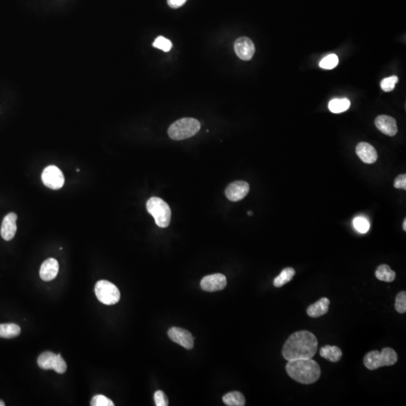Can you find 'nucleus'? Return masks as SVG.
<instances>
[{"label":"nucleus","instance_id":"obj_1","mask_svg":"<svg viewBox=\"0 0 406 406\" xmlns=\"http://www.w3.org/2000/svg\"><path fill=\"white\" fill-rule=\"evenodd\" d=\"M318 342L315 335L309 331L294 332L288 338L282 349L283 357L287 361L311 359L317 353Z\"/></svg>","mask_w":406,"mask_h":406},{"label":"nucleus","instance_id":"obj_2","mask_svg":"<svg viewBox=\"0 0 406 406\" xmlns=\"http://www.w3.org/2000/svg\"><path fill=\"white\" fill-rule=\"evenodd\" d=\"M286 370L291 378L304 385L317 382L321 373L318 363L312 358L289 360L286 366Z\"/></svg>","mask_w":406,"mask_h":406},{"label":"nucleus","instance_id":"obj_3","mask_svg":"<svg viewBox=\"0 0 406 406\" xmlns=\"http://www.w3.org/2000/svg\"><path fill=\"white\" fill-rule=\"evenodd\" d=\"M200 129V123L194 118L185 117L169 127L168 134L173 140H184L195 135Z\"/></svg>","mask_w":406,"mask_h":406},{"label":"nucleus","instance_id":"obj_4","mask_svg":"<svg viewBox=\"0 0 406 406\" xmlns=\"http://www.w3.org/2000/svg\"><path fill=\"white\" fill-rule=\"evenodd\" d=\"M398 360V355L390 348H385L382 351H373L364 357V365L368 369L375 370L382 367L394 365Z\"/></svg>","mask_w":406,"mask_h":406},{"label":"nucleus","instance_id":"obj_5","mask_svg":"<svg viewBox=\"0 0 406 406\" xmlns=\"http://www.w3.org/2000/svg\"><path fill=\"white\" fill-rule=\"evenodd\" d=\"M146 207L159 227L166 228L169 225L172 212L170 207L164 200L159 197H151L147 202Z\"/></svg>","mask_w":406,"mask_h":406},{"label":"nucleus","instance_id":"obj_6","mask_svg":"<svg viewBox=\"0 0 406 406\" xmlns=\"http://www.w3.org/2000/svg\"><path fill=\"white\" fill-rule=\"evenodd\" d=\"M95 294L98 300L107 306H112L119 302L121 293L112 283L101 280L95 286Z\"/></svg>","mask_w":406,"mask_h":406},{"label":"nucleus","instance_id":"obj_7","mask_svg":"<svg viewBox=\"0 0 406 406\" xmlns=\"http://www.w3.org/2000/svg\"><path fill=\"white\" fill-rule=\"evenodd\" d=\"M41 180L46 187L52 190H59L64 185L65 179L63 172L55 166H48L41 175Z\"/></svg>","mask_w":406,"mask_h":406},{"label":"nucleus","instance_id":"obj_8","mask_svg":"<svg viewBox=\"0 0 406 406\" xmlns=\"http://www.w3.org/2000/svg\"><path fill=\"white\" fill-rule=\"evenodd\" d=\"M168 335L172 342L179 344L185 349L190 350L194 345V338L188 331L179 327H172L168 331Z\"/></svg>","mask_w":406,"mask_h":406},{"label":"nucleus","instance_id":"obj_9","mask_svg":"<svg viewBox=\"0 0 406 406\" xmlns=\"http://www.w3.org/2000/svg\"><path fill=\"white\" fill-rule=\"evenodd\" d=\"M226 277L221 273L205 276L200 283L202 289L208 292L221 291L226 287Z\"/></svg>","mask_w":406,"mask_h":406},{"label":"nucleus","instance_id":"obj_10","mask_svg":"<svg viewBox=\"0 0 406 406\" xmlns=\"http://www.w3.org/2000/svg\"><path fill=\"white\" fill-rule=\"evenodd\" d=\"M249 190L248 183L243 181H237L228 185L225 190V194L230 201L238 202L246 197Z\"/></svg>","mask_w":406,"mask_h":406},{"label":"nucleus","instance_id":"obj_11","mask_svg":"<svg viewBox=\"0 0 406 406\" xmlns=\"http://www.w3.org/2000/svg\"><path fill=\"white\" fill-rule=\"evenodd\" d=\"M234 49L236 55L243 60H250L255 52V44L249 38L241 37L235 41Z\"/></svg>","mask_w":406,"mask_h":406},{"label":"nucleus","instance_id":"obj_12","mask_svg":"<svg viewBox=\"0 0 406 406\" xmlns=\"http://www.w3.org/2000/svg\"><path fill=\"white\" fill-rule=\"evenodd\" d=\"M375 124L381 132L389 136H394L398 131L396 120L390 116H378L375 119Z\"/></svg>","mask_w":406,"mask_h":406},{"label":"nucleus","instance_id":"obj_13","mask_svg":"<svg viewBox=\"0 0 406 406\" xmlns=\"http://www.w3.org/2000/svg\"><path fill=\"white\" fill-rule=\"evenodd\" d=\"M18 219L15 213H9L4 218L1 226V236L5 241H10L15 237L17 232L16 221Z\"/></svg>","mask_w":406,"mask_h":406},{"label":"nucleus","instance_id":"obj_14","mask_svg":"<svg viewBox=\"0 0 406 406\" xmlns=\"http://www.w3.org/2000/svg\"><path fill=\"white\" fill-rule=\"evenodd\" d=\"M356 152L360 160L365 164H374L378 159V153L375 148L367 142L359 143L356 148Z\"/></svg>","mask_w":406,"mask_h":406},{"label":"nucleus","instance_id":"obj_15","mask_svg":"<svg viewBox=\"0 0 406 406\" xmlns=\"http://www.w3.org/2000/svg\"><path fill=\"white\" fill-rule=\"evenodd\" d=\"M59 272V263L56 259L49 258L42 263L40 268L39 275L45 281H51L57 276Z\"/></svg>","mask_w":406,"mask_h":406},{"label":"nucleus","instance_id":"obj_16","mask_svg":"<svg viewBox=\"0 0 406 406\" xmlns=\"http://www.w3.org/2000/svg\"><path fill=\"white\" fill-rule=\"evenodd\" d=\"M330 304H331V301L329 300V299L325 297L321 298L315 303L308 308L307 314L314 318L324 315L328 312Z\"/></svg>","mask_w":406,"mask_h":406},{"label":"nucleus","instance_id":"obj_17","mask_svg":"<svg viewBox=\"0 0 406 406\" xmlns=\"http://www.w3.org/2000/svg\"><path fill=\"white\" fill-rule=\"evenodd\" d=\"M320 354L321 357L333 363L339 361L342 357V350L338 347L331 345H326L321 348Z\"/></svg>","mask_w":406,"mask_h":406},{"label":"nucleus","instance_id":"obj_18","mask_svg":"<svg viewBox=\"0 0 406 406\" xmlns=\"http://www.w3.org/2000/svg\"><path fill=\"white\" fill-rule=\"evenodd\" d=\"M375 276L380 281L392 282L396 278V273L388 265L383 264L378 266L375 271Z\"/></svg>","mask_w":406,"mask_h":406},{"label":"nucleus","instance_id":"obj_19","mask_svg":"<svg viewBox=\"0 0 406 406\" xmlns=\"http://www.w3.org/2000/svg\"><path fill=\"white\" fill-rule=\"evenodd\" d=\"M223 401L228 406H244L246 403L244 395L239 391L226 393L223 396Z\"/></svg>","mask_w":406,"mask_h":406},{"label":"nucleus","instance_id":"obj_20","mask_svg":"<svg viewBox=\"0 0 406 406\" xmlns=\"http://www.w3.org/2000/svg\"><path fill=\"white\" fill-rule=\"evenodd\" d=\"M57 355L53 352L46 351L41 353L38 358V367L43 369H53Z\"/></svg>","mask_w":406,"mask_h":406},{"label":"nucleus","instance_id":"obj_21","mask_svg":"<svg viewBox=\"0 0 406 406\" xmlns=\"http://www.w3.org/2000/svg\"><path fill=\"white\" fill-rule=\"evenodd\" d=\"M351 102L349 99H334L329 103V109L331 112L335 114L344 112L350 108Z\"/></svg>","mask_w":406,"mask_h":406},{"label":"nucleus","instance_id":"obj_22","mask_svg":"<svg viewBox=\"0 0 406 406\" xmlns=\"http://www.w3.org/2000/svg\"><path fill=\"white\" fill-rule=\"evenodd\" d=\"M20 333V327L15 324H0V337L12 338L18 336Z\"/></svg>","mask_w":406,"mask_h":406},{"label":"nucleus","instance_id":"obj_23","mask_svg":"<svg viewBox=\"0 0 406 406\" xmlns=\"http://www.w3.org/2000/svg\"><path fill=\"white\" fill-rule=\"evenodd\" d=\"M295 272L293 268L288 267L283 269L279 276H277L274 279L275 287H281L287 283L290 282L292 280L294 276H295Z\"/></svg>","mask_w":406,"mask_h":406},{"label":"nucleus","instance_id":"obj_24","mask_svg":"<svg viewBox=\"0 0 406 406\" xmlns=\"http://www.w3.org/2000/svg\"><path fill=\"white\" fill-rule=\"evenodd\" d=\"M338 58L335 55H330L320 62V67L324 70H332L338 65Z\"/></svg>","mask_w":406,"mask_h":406},{"label":"nucleus","instance_id":"obj_25","mask_svg":"<svg viewBox=\"0 0 406 406\" xmlns=\"http://www.w3.org/2000/svg\"><path fill=\"white\" fill-rule=\"evenodd\" d=\"M153 46L158 49L162 50L164 52H168L170 51L172 47V42L170 40L167 39L165 37H159L154 41Z\"/></svg>","mask_w":406,"mask_h":406},{"label":"nucleus","instance_id":"obj_26","mask_svg":"<svg viewBox=\"0 0 406 406\" xmlns=\"http://www.w3.org/2000/svg\"><path fill=\"white\" fill-rule=\"evenodd\" d=\"M353 225L357 231L361 233H366L369 230V223L363 217H357L353 221Z\"/></svg>","mask_w":406,"mask_h":406},{"label":"nucleus","instance_id":"obj_27","mask_svg":"<svg viewBox=\"0 0 406 406\" xmlns=\"http://www.w3.org/2000/svg\"><path fill=\"white\" fill-rule=\"evenodd\" d=\"M395 309L400 314L406 313V293L405 291L397 294L395 302Z\"/></svg>","mask_w":406,"mask_h":406},{"label":"nucleus","instance_id":"obj_28","mask_svg":"<svg viewBox=\"0 0 406 406\" xmlns=\"http://www.w3.org/2000/svg\"><path fill=\"white\" fill-rule=\"evenodd\" d=\"M399 78L397 76L393 75L391 77L385 78L381 82L382 89L385 92H390L395 88V84L398 82Z\"/></svg>","mask_w":406,"mask_h":406},{"label":"nucleus","instance_id":"obj_29","mask_svg":"<svg viewBox=\"0 0 406 406\" xmlns=\"http://www.w3.org/2000/svg\"><path fill=\"white\" fill-rule=\"evenodd\" d=\"M91 406H114V404L111 400H109L103 395H96L92 397Z\"/></svg>","mask_w":406,"mask_h":406},{"label":"nucleus","instance_id":"obj_30","mask_svg":"<svg viewBox=\"0 0 406 406\" xmlns=\"http://www.w3.org/2000/svg\"><path fill=\"white\" fill-rule=\"evenodd\" d=\"M66 369H67V366H66V362L62 358L60 354H57L53 369L57 373L63 374L66 371Z\"/></svg>","mask_w":406,"mask_h":406},{"label":"nucleus","instance_id":"obj_31","mask_svg":"<svg viewBox=\"0 0 406 406\" xmlns=\"http://www.w3.org/2000/svg\"><path fill=\"white\" fill-rule=\"evenodd\" d=\"M154 401L157 406H167L168 405L166 395L161 390H157L154 393Z\"/></svg>","mask_w":406,"mask_h":406},{"label":"nucleus","instance_id":"obj_32","mask_svg":"<svg viewBox=\"0 0 406 406\" xmlns=\"http://www.w3.org/2000/svg\"><path fill=\"white\" fill-rule=\"evenodd\" d=\"M394 187L396 188L406 190V175L403 174L396 177L394 182Z\"/></svg>","mask_w":406,"mask_h":406},{"label":"nucleus","instance_id":"obj_33","mask_svg":"<svg viewBox=\"0 0 406 406\" xmlns=\"http://www.w3.org/2000/svg\"><path fill=\"white\" fill-rule=\"evenodd\" d=\"M187 0H167V3L171 8H178L182 6Z\"/></svg>","mask_w":406,"mask_h":406},{"label":"nucleus","instance_id":"obj_34","mask_svg":"<svg viewBox=\"0 0 406 406\" xmlns=\"http://www.w3.org/2000/svg\"><path fill=\"white\" fill-rule=\"evenodd\" d=\"M403 228L404 231H406V219H405L403 222Z\"/></svg>","mask_w":406,"mask_h":406},{"label":"nucleus","instance_id":"obj_35","mask_svg":"<svg viewBox=\"0 0 406 406\" xmlns=\"http://www.w3.org/2000/svg\"><path fill=\"white\" fill-rule=\"evenodd\" d=\"M0 406H5V403L2 400H0Z\"/></svg>","mask_w":406,"mask_h":406},{"label":"nucleus","instance_id":"obj_36","mask_svg":"<svg viewBox=\"0 0 406 406\" xmlns=\"http://www.w3.org/2000/svg\"><path fill=\"white\" fill-rule=\"evenodd\" d=\"M248 215H249V216H252V215H253L252 211H249V212H248Z\"/></svg>","mask_w":406,"mask_h":406}]
</instances>
